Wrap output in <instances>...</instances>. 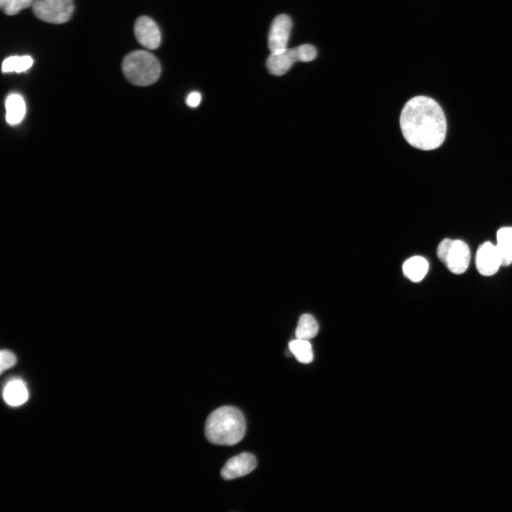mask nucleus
I'll use <instances>...</instances> for the list:
<instances>
[{
  "instance_id": "1",
  "label": "nucleus",
  "mask_w": 512,
  "mask_h": 512,
  "mask_svg": "<svg viewBox=\"0 0 512 512\" xmlns=\"http://www.w3.org/2000/svg\"><path fill=\"white\" fill-rule=\"evenodd\" d=\"M400 126L405 139L413 147L430 151L439 147L447 132L444 112L433 99L416 96L402 110Z\"/></svg>"
},
{
  "instance_id": "2",
  "label": "nucleus",
  "mask_w": 512,
  "mask_h": 512,
  "mask_svg": "<svg viewBox=\"0 0 512 512\" xmlns=\"http://www.w3.org/2000/svg\"><path fill=\"white\" fill-rule=\"evenodd\" d=\"M245 429L242 413L235 407L223 406L208 416L205 433L210 442L229 446L238 443L243 438Z\"/></svg>"
},
{
  "instance_id": "3",
  "label": "nucleus",
  "mask_w": 512,
  "mask_h": 512,
  "mask_svg": "<svg viewBox=\"0 0 512 512\" xmlns=\"http://www.w3.org/2000/svg\"><path fill=\"white\" fill-rule=\"evenodd\" d=\"M124 77L132 84L147 86L154 83L161 74L157 58L145 50H135L127 54L122 62Z\"/></svg>"
},
{
  "instance_id": "4",
  "label": "nucleus",
  "mask_w": 512,
  "mask_h": 512,
  "mask_svg": "<svg viewBox=\"0 0 512 512\" xmlns=\"http://www.w3.org/2000/svg\"><path fill=\"white\" fill-rule=\"evenodd\" d=\"M316 48L310 44H304L293 48H286L278 53H270L266 65L269 72L274 75L285 74L296 62H309L316 56Z\"/></svg>"
},
{
  "instance_id": "5",
  "label": "nucleus",
  "mask_w": 512,
  "mask_h": 512,
  "mask_svg": "<svg viewBox=\"0 0 512 512\" xmlns=\"http://www.w3.org/2000/svg\"><path fill=\"white\" fill-rule=\"evenodd\" d=\"M437 254L440 261L452 273L460 274L468 268L471 253L468 245L460 240L445 238L438 245Z\"/></svg>"
},
{
  "instance_id": "6",
  "label": "nucleus",
  "mask_w": 512,
  "mask_h": 512,
  "mask_svg": "<svg viewBox=\"0 0 512 512\" xmlns=\"http://www.w3.org/2000/svg\"><path fill=\"white\" fill-rule=\"evenodd\" d=\"M31 6L38 19L55 24L68 21L74 9L73 0H34Z\"/></svg>"
},
{
  "instance_id": "7",
  "label": "nucleus",
  "mask_w": 512,
  "mask_h": 512,
  "mask_svg": "<svg viewBox=\"0 0 512 512\" xmlns=\"http://www.w3.org/2000/svg\"><path fill=\"white\" fill-rule=\"evenodd\" d=\"M292 26L288 15L279 14L274 18L268 35V47L272 53L287 48Z\"/></svg>"
},
{
  "instance_id": "8",
  "label": "nucleus",
  "mask_w": 512,
  "mask_h": 512,
  "mask_svg": "<svg viewBox=\"0 0 512 512\" xmlns=\"http://www.w3.org/2000/svg\"><path fill=\"white\" fill-rule=\"evenodd\" d=\"M478 272L484 276H491L502 265V260L496 245L490 242L481 244L477 249L475 259Z\"/></svg>"
},
{
  "instance_id": "9",
  "label": "nucleus",
  "mask_w": 512,
  "mask_h": 512,
  "mask_svg": "<svg viewBox=\"0 0 512 512\" xmlns=\"http://www.w3.org/2000/svg\"><path fill=\"white\" fill-rule=\"evenodd\" d=\"M136 39L144 47L154 50L161 43V32L157 24L148 16H141L137 19L134 26Z\"/></svg>"
},
{
  "instance_id": "10",
  "label": "nucleus",
  "mask_w": 512,
  "mask_h": 512,
  "mask_svg": "<svg viewBox=\"0 0 512 512\" xmlns=\"http://www.w3.org/2000/svg\"><path fill=\"white\" fill-rule=\"evenodd\" d=\"M256 459L250 453L244 452L230 459L221 470V476L231 480L245 476L255 469Z\"/></svg>"
},
{
  "instance_id": "11",
  "label": "nucleus",
  "mask_w": 512,
  "mask_h": 512,
  "mask_svg": "<svg viewBox=\"0 0 512 512\" xmlns=\"http://www.w3.org/2000/svg\"><path fill=\"white\" fill-rule=\"evenodd\" d=\"M6 120L11 125L20 123L26 114V104L18 93H11L6 99Z\"/></svg>"
},
{
  "instance_id": "12",
  "label": "nucleus",
  "mask_w": 512,
  "mask_h": 512,
  "mask_svg": "<svg viewBox=\"0 0 512 512\" xmlns=\"http://www.w3.org/2000/svg\"><path fill=\"white\" fill-rule=\"evenodd\" d=\"M3 396L5 402L9 405L18 406L28 400V393L22 380L14 379L5 385Z\"/></svg>"
},
{
  "instance_id": "13",
  "label": "nucleus",
  "mask_w": 512,
  "mask_h": 512,
  "mask_svg": "<svg viewBox=\"0 0 512 512\" xmlns=\"http://www.w3.org/2000/svg\"><path fill=\"white\" fill-rule=\"evenodd\" d=\"M429 265L425 258L414 256L407 260L402 265V271L410 280L417 282L426 275Z\"/></svg>"
},
{
  "instance_id": "14",
  "label": "nucleus",
  "mask_w": 512,
  "mask_h": 512,
  "mask_svg": "<svg viewBox=\"0 0 512 512\" xmlns=\"http://www.w3.org/2000/svg\"><path fill=\"white\" fill-rule=\"evenodd\" d=\"M496 247L500 254L503 266L512 263V227L500 228L496 235Z\"/></svg>"
},
{
  "instance_id": "15",
  "label": "nucleus",
  "mask_w": 512,
  "mask_h": 512,
  "mask_svg": "<svg viewBox=\"0 0 512 512\" xmlns=\"http://www.w3.org/2000/svg\"><path fill=\"white\" fill-rule=\"evenodd\" d=\"M319 331V326L313 316L304 314L300 316L295 330L297 338L309 340L315 337Z\"/></svg>"
},
{
  "instance_id": "16",
  "label": "nucleus",
  "mask_w": 512,
  "mask_h": 512,
  "mask_svg": "<svg viewBox=\"0 0 512 512\" xmlns=\"http://www.w3.org/2000/svg\"><path fill=\"white\" fill-rule=\"evenodd\" d=\"M289 350L300 363H309L313 360V350L309 340L297 338L289 341Z\"/></svg>"
},
{
  "instance_id": "17",
  "label": "nucleus",
  "mask_w": 512,
  "mask_h": 512,
  "mask_svg": "<svg viewBox=\"0 0 512 512\" xmlns=\"http://www.w3.org/2000/svg\"><path fill=\"white\" fill-rule=\"evenodd\" d=\"M33 63V58L29 55H13L6 58L2 63L3 73H22L28 70Z\"/></svg>"
},
{
  "instance_id": "18",
  "label": "nucleus",
  "mask_w": 512,
  "mask_h": 512,
  "mask_svg": "<svg viewBox=\"0 0 512 512\" xmlns=\"http://www.w3.org/2000/svg\"><path fill=\"white\" fill-rule=\"evenodd\" d=\"M34 0H0L2 11L9 16L18 14L21 10L32 6Z\"/></svg>"
},
{
  "instance_id": "19",
  "label": "nucleus",
  "mask_w": 512,
  "mask_h": 512,
  "mask_svg": "<svg viewBox=\"0 0 512 512\" xmlns=\"http://www.w3.org/2000/svg\"><path fill=\"white\" fill-rule=\"evenodd\" d=\"M16 363V356L11 351L2 350L0 353V370L2 373L4 370L11 368Z\"/></svg>"
},
{
  "instance_id": "20",
  "label": "nucleus",
  "mask_w": 512,
  "mask_h": 512,
  "mask_svg": "<svg viewBox=\"0 0 512 512\" xmlns=\"http://www.w3.org/2000/svg\"><path fill=\"white\" fill-rule=\"evenodd\" d=\"M201 94L199 92L193 91L188 95L186 99V105L191 107H197L201 102Z\"/></svg>"
}]
</instances>
